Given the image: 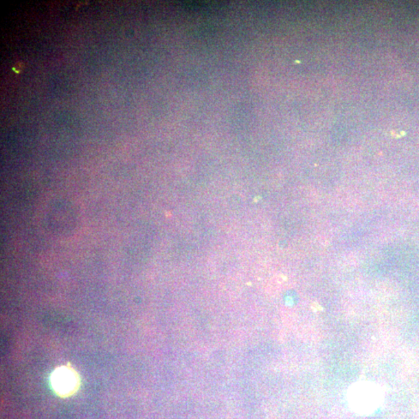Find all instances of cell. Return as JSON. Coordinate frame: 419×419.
Masks as SVG:
<instances>
[{
  "instance_id": "6da1fadb",
  "label": "cell",
  "mask_w": 419,
  "mask_h": 419,
  "mask_svg": "<svg viewBox=\"0 0 419 419\" xmlns=\"http://www.w3.org/2000/svg\"><path fill=\"white\" fill-rule=\"evenodd\" d=\"M383 399L382 390L378 385L370 382H358L351 386L348 392V402L356 414L368 416L379 408Z\"/></svg>"
},
{
  "instance_id": "7a4b0ae2",
  "label": "cell",
  "mask_w": 419,
  "mask_h": 419,
  "mask_svg": "<svg viewBox=\"0 0 419 419\" xmlns=\"http://www.w3.org/2000/svg\"><path fill=\"white\" fill-rule=\"evenodd\" d=\"M51 385L53 391L59 397L69 398L79 390L80 376L70 366H62L53 371L51 376Z\"/></svg>"
},
{
  "instance_id": "3957f363",
  "label": "cell",
  "mask_w": 419,
  "mask_h": 419,
  "mask_svg": "<svg viewBox=\"0 0 419 419\" xmlns=\"http://www.w3.org/2000/svg\"><path fill=\"white\" fill-rule=\"evenodd\" d=\"M23 67H25V64L21 62H18L15 64L14 70L16 73H19L23 70Z\"/></svg>"
}]
</instances>
